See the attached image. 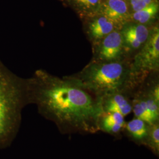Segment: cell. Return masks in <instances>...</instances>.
Segmentation results:
<instances>
[{
  "label": "cell",
  "mask_w": 159,
  "mask_h": 159,
  "mask_svg": "<svg viewBox=\"0 0 159 159\" xmlns=\"http://www.w3.org/2000/svg\"><path fill=\"white\" fill-rule=\"evenodd\" d=\"M29 104L54 122L63 133H96L102 113L99 99L68 76L59 77L39 69L27 79Z\"/></svg>",
  "instance_id": "6da1fadb"
},
{
  "label": "cell",
  "mask_w": 159,
  "mask_h": 159,
  "mask_svg": "<svg viewBox=\"0 0 159 159\" xmlns=\"http://www.w3.org/2000/svg\"><path fill=\"white\" fill-rule=\"evenodd\" d=\"M29 104L27 79L21 78L0 60V149L17 136L24 107Z\"/></svg>",
  "instance_id": "7a4b0ae2"
},
{
  "label": "cell",
  "mask_w": 159,
  "mask_h": 159,
  "mask_svg": "<svg viewBox=\"0 0 159 159\" xmlns=\"http://www.w3.org/2000/svg\"><path fill=\"white\" fill-rule=\"evenodd\" d=\"M68 77L97 98L131 90L130 63L127 59L108 63L91 61L81 71Z\"/></svg>",
  "instance_id": "3957f363"
},
{
  "label": "cell",
  "mask_w": 159,
  "mask_h": 159,
  "mask_svg": "<svg viewBox=\"0 0 159 159\" xmlns=\"http://www.w3.org/2000/svg\"><path fill=\"white\" fill-rule=\"evenodd\" d=\"M159 68V27L153 25L149 37L130 63L131 90Z\"/></svg>",
  "instance_id": "277c9868"
},
{
  "label": "cell",
  "mask_w": 159,
  "mask_h": 159,
  "mask_svg": "<svg viewBox=\"0 0 159 159\" xmlns=\"http://www.w3.org/2000/svg\"><path fill=\"white\" fill-rule=\"evenodd\" d=\"M92 61L108 63L126 59L120 30H115L92 46Z\"/></svg>",
  "instance_id": "5b68a950"
},
{
  "label": "cell",
  "mask_w": 159,
  "mask_h": 159,
  "mask_svg": "<svg viewBox=\"0 0 159 159\" xmlns=\"http://www.w3.org/2000/svg\"><path fill=\"white\" fill-rule=\"evenodd\" d=\"M152 26L129 22L120 29L125 54L139 51L148 40Z\"/></svg>",
  "instance_id": "8992f818"
},
{
  "label": "cell",
  "mask_w": 159,
  "mask_h": 159,
  "mask_svg": "<svg viewBox=\"0 0 159 159\" xmlns=\"http://www.w3.org/2000/svg\"><path fill=\"white\" fill-rule=\"evenodd\" d=\"M83 29L87 38L93 46L114 31L121 28L108 18L98 13L83 20Z\"/></svg>",
  "instance_id": "52a82bcc"
},
{
  "label": "cell",
  "mask_w": 159,
  "mask_h": 159,
  "mask_svg": "<svg viewBox=\"0 0 159 159\" xmlns=\"http://www.w3.org/2000/svg\"><path fill=\"white\" fill-rule=\"evenodd\" d=\"M98 13L108 18L121 27L130 22V8L126 0H107L102 1Z\"/></svg>",
  "instance_id": "ba28073f"
},
{
  "label": "cell",
  "mask_w": 159,
  "mask_h": 159,
  "mask_svg": "<svg viewBox=\"0 0 159 159\" xmlns=\"http://www.w3.org/2000/svg\"><path fill=\"white\" fill-rule=\"evenodd\" d=\"M98 99L102 113L116 112L125 117L132 111L131 102L123 93H114Z\"/></svg>",
  "instance_id": "9c48e42d"
},
{
  "label": "cell",
  "mask_w": 159,
  "mask_h": 159,
  "mask_svg": "<svg viewBox=\"0 0 159 159\" xmlns=\"http://www.w3.org/2000/svg\"><path fill=\"white\" fill-rule=\"evenodd\" d=\"M125 117L119 113H102L99 120L100 129L115 134L123 130L125 126Z\"/></svg>",
  "instance_id": "30bf717a"
},
{
  "label": "cell",
  "mask_w": 159,
  "mask_h": 159,
  "mask_svg": "<svg viewBox=\"0 0 159 159\" xmlns=\"http://www.w3.org/2000/svg\"><path fill=\"white\" fill-rule=\"evenodd\" d=\"M83 21L98 13L102 0H66Z\"/></svg>",
  "instance_id": "8fae6325"
},
{
  "label": "cell",
  "mask_w": 159,
  "mask_h": 159,
  "mask_svg": "<svg viewBox=\"0 0 159 159\" xmlns=\"http://www.w3.org/2000/svg\"><path fill=\"white\" fill-rule=\"evenodd\" d=\"M158 1L137 11L131 12L130 21L148 26H153L159 13Z\"/></svg>",
  "instance_id": "7c38bea8"
},
{
  "label": "cell",
  "mask_w": 159,
  "mask_h": 159,
  "mask_svg": "<svg viewBox=\"0 0 159 159\" xmlns=\"http://www.w3.org/2000/svg\"><path fill=\"white\" fill-rule=\"evenodd\" d=\"M125 128L133 140L142 142V143L148 136V125L136 117L128 123H125Z\"/></svg>",
  "instance_id": "4fadbf2b"
},
{
  "label": "cell",
  "mask_w": 159,
  "mask_h": 159,
  "mask_svg": "<svg viewBox=\"0 0 159 159\" xmlns=\"http://www.w3.org/2000/svg\"><path fill=\"white\" fill-rule=\"evenodd\" d=\"M132 111L136 118L142 120L148 125L158 122L148 110L145 101L139 94L134 98L131 102Z\"/></svg>",
  "instance_id": "5bb4252c"
},
{
  "label": "cell",
  "mask_w": 159,
  "mask_h": 159,
  "mask_svg": "<svg viewBox=\"0 0 159 159\" xmlns=\"http://www.w3.org/2000/svg\"><path fill=\"white\" fill-rule=\"evenodd\" d=\"M143 144L150 148L155 153L157 154H159V121L154 123L153 125H148V136Z\"/></svg>",
  "instance_id": "9a60e30c"
},
{
  "label": "cell",
  "mask_w": 159,
  "mask_h": 159,
  "mask_svg": "<svg viewBox=\"0 0 159 159\" xmlns=\"http://www.w3.org/2000/svg\"><path fill=\"white\" fill-rule=\"evenodd\" d=\"M131 12L137 11L150 5L157 0H126Z\"/></svg>",
  "instance_id": "2e32d148"
},
{
  "label": "cell",
  "mask_w": 159,
  "mask_h": 159,
  "mask_svg": "<svg viewBox=\"0 0 159 159\" xmlns=\"http://www.w3.org/2000/svg\"><path fill=\"white\" fill-rule=\"evenodd\" d=\"M102 1H107V0H102Z\"/></svg>",
  "instance_id": "e0dca14e"
}]
</instances>
